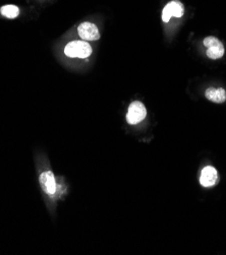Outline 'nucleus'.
Masks as SVG:
<instances>
[{
  "instance_id": "nucleus-1",
  "label": "nucleus",
  "mask_w": 226,
  "mask_h": 255,
  "mask_svg": "<svg viewBox=\"0 0 226 255\" xmlns=\"http://www.w3.org/2000/svg\"><path fill=\"white\" fill-rule=\"evenodd\" d=\"M64 53L70 58H88L92 54V47L87 41H72L65 48Z\"/></svg>"
},
{
  "instance_id": "nucleus-2",
  "label": "nucleus",
  "mask_w": 226,
  "mask_h": 255,
  "mask_svg": "<svg viewBox=\"0 0 226 255\" xmlns=\"http://www.w3.org/2000/svg\"><path fill=\"white\" fill-rule=\"evenodd\" d=\"M204 46L207 48V56L208 58L212 59V60H216V59H220L223 57L224 53H225V49L223 44L219 41V39H217L216 37L213 36H209L206 37L203 41Z\"/></svg>"
},
{
  "instance_id": "nucleus-3",
  "label": "nucleus",
  "mask_w": 226,
  "mask_h": 255,
  "mask_svg": "<svg viewBox=\"0 0 226 255\" xmlns=\"http://www.w3.org/2000/svg\"><path fill=\"white\" fill-rule=\"evenodd\" d=\"M147 116V109L145 105L139 101H135L129 106V111L127 114V121L130 124H138L143 121Z\"/></svg>"
},
{
  "instance_id": "nucleus-4",
  "label": "nucleus",
  "mask_w": 226,
  "mask_h": 255,
  "mask_svg": "<svg viewBox=\"0 0 226 255\" xmlns=\"http://www.w3.org/2000/svg\"><path fill=\"white\" fill-rule=\"evenodd\" d=\"M185 14V6L179 1V0H173L167 3L162 11V20L164 22H168L171 17L181 18Z\"/></svg>"
},
{
  "instance_id": "nucleus-5",
  "label": "nucleus",
  "mask_w": 226,
  "mask_h": 255,
  "mask_svg": "<svg viewBox=\"0 0 226 255\" xmlns=\"http://www.w3.org/2000/svg\"><path fill=\"white\" fill-rule=\"evenodd\" d=\"M78 33L79 36L81 37V39H83L84 41L87 42H91V41H97L100 39V33H99V29L97 28V25L86 21L81 23L78 27Z\"/></svg>"
},
{
  "instance_id": "nucleus-6",
  "label": "nucleus",
  "mask_w": 226,
  "mask_h": 255,
  "mask_svg": "<svg viewBox=\"0 0 226 255\" xmlns=\"http://www.w3.org/2000/svg\"><path fill=\"white\" fill-rule=\"evenodd\" d=\"M39 181L45 193L49 195H53L55 193L56 182H55V177L51 171L43 172L39 177Z\"/></svg>"
},
{
  "instance_id": "nucleus-7",
  "label": "nucleus",
  "mask_w": 226,
  "mask_h": 255,
  "mask_svg": "<svg viewBox=\"0 0 226 255\" xmlns=\"http://www.w3.org/2000/svg\"><path fill=\"white\" fill-rule=\"evenodd\" d=\"M218 181L217 170L212 166H207L202 170L200 177V183L204 187H212Z\"/></svg>"
},
{
  "instance_id": "nucleus-8",
  "label": "nucleus",
  "mask_w": 226,
  "mask_h": 255,
  "mask_svg": "<svg viewBox=\"0 0 226 255\" xmlns=\"http://www.w3.org/2000/svg\"><path fill=\"white\" fill-rule=\"evenodd\" d=\"M206 98L213 103L221 104L226 101V91L222 88H209L205 93Z\"/></svg>"
},
{
  "instance_id": "nucleus-9",
  "label": "nucleus",
  "mask_w": 226,
  "mask_h": 255,
  "mask_svg": "<svg viewBox=\"0 0 226 255\" xmlns=\"http://www.w3.org/2000/svg\"><path fill=\"white\" fill-rule=\"evenodd\" d=\"M1 14L7 18H14L18 15L19 9L15 5H4L0 9Z\"/></svg>"
}]
</instances>
